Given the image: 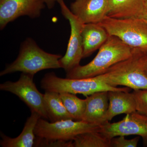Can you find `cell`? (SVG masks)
Masks as SVG:
<instances>
[{"label": "cell", "mask_w": 147, "mask_h": 147, "mask_svg": "<svg viewBox=\"0 0 147 147\" xmlns=\"http://www.w3.org/2000/svg\"><path fill=\"white\" fill-rule=\"evenodd\" d=\"M142 61L144 71L147 76V53H143L142 56Z\"/></svg>", "instance_id": "obj_23"}, {"label": "cell", "mask_w": 147, "mask_h": 147, "mask_svg": "<svg viewBox=\"0 0 147 147\" xmlns=\"http://www.w3.org/2000/svg\"><path fill=\"white\" fill-rule=\"evenodd\" d=\"M61 12L69 22L71 28L70 37L65 55L60 59L61 67L68 72L80 65L83 58V45L82 32L84 24L71 12L64 0H58Z\"/></svg>", "instance_id": "obj_8"}, {"label": "cell", "mask_w": 147, "mask_h": 147, "mask_svg": "<svg viewBox=\"0 0 147 147\" xmlns=\"http://www.w3.org/2000/svg\"><path fill=\"white\" fill-rule=\"evenodd\" d=\"M109 35L99 24H84L82 32L84 58L89 57L108 40Z\"/></svg>", "instance_id": "obj_15"}, {"label": "cell", "mask_w": 147, "mask_h": 147, "mask_svg": "<svg viewBox=\"0 0 147 147\" xmlns=\"http://www.w3.org/2000/svg\"><path fill=\"white\" fill-rule=\"evenodd\" d=\"M144 3L145 11L146 12H147V0H144Z\"/></svg>", "instance_id": "obj_26"}, {"label": "cell", "mask_w": 147, "mask_h": 147, "mask_svg": "<svg viewBox=\"0 0 147 147\" xmlns=\"http://www.w3.org/2000/svg\"><path fill=\"white\" fill-rule=\"evenodd\" d=\"M73 147H111V139L98 131H88L76 136Z\"/></svg>", "instance_id": "obj_18"}, {"label": "cell", "mask_w": 147, "mask_h": 147, "mask_svg": "<svg viewBox=\"0 0 147 147\" xmlns=\"http://www.w3.org/2000/svg\"><path fill=\"white\" fill-rule=\"evenodd\" d=\"M33 75L24 73L15 82L7 81L0 84L1 90L16 95L30 109L38 113L41 118L49 119L44 102V94L37 88Z\"/></svg>", "instance_id": "obj_7"}, {"label": "cell", "mask_w": 147, "mask_h": 147, "mask_svg": "<svg viewBox=\"0 0 147 147\" xmlns=\"http://www.w3.org/2000/svg\"><path fill=\"white\" fill-rule=\"evenodd\" d=\"M142 18L147 24V12H146L144 15L142 16Z\"/></svg>", "instance_id": "obj_25"}, {"label": "cell", "mask_w": 147, "mask_h": 147, "mask_svg": "<svg viewBox=\"0 0 147 147\" xmlns=\"http://www.w3.org/2000/svg\"><path fill=\"white\" fill-rule=\"evenodd\" d=\"M99 131L110 139L120 136L137 135L142 137L144 146L147 147V116L137 111L127 114L119 121L100 125Z\"/></svg>", "instance_id": "obj_9"}, {"label": "cell", "mask_w": 147, "mask_h": 147, "mask_svg": "<svg viewBox=\"0 0 147 147\" xmlns=\"http://www.w3.org/2000/svg\"><path fill=\"white\" fill-rule=\"evenodd\" d=\"M44 99L45 109L51 122L69 119L75 121L64 105L59 93L45 91Z\"/></svg>", "instance_id": "obj_17"}, {"label": "cell", "mask_w": 147, "mask_h": 147, "mask_svg": "<svg viewBox=\"0 0 147 147\" xmlns=\"http://www.w3.org/2000/svg\"><path fill=\"white\" fill-rule=\"evenodd\" d=\"M34 147H73V141H66L60 140H49L36 136Z\"/></svg>", "instance_id": "obj_20"}, {"label": "cell", "mask_w": 147, "mask_h": 147, "mask_svg": "<svg viewBox=\"0 0 147 147\" xmlns=\"http://www.w3.org/2000/svg\"><path fill=\"white\" fill-rule=\"evenodd\" d=\"M44 0H0V28L21 16L38 18L45 7Z\"/></svg>", "instance_id": "obj_10"}, {"label": "cell", "mask_w": 147, "mask_h": 147, "mask_svg": "<svg viewBox=\"0 0 147 147\" xmlns=\"http://www.w3.org/2000/svg\"><path fill=\"white\" fill-rule=\"evenodd\" d=\"M45 5L49 9H52L54 7L56 2H57L58 0H44Z\"/></svg>", "instance_id": "obj_24"}, {"label": "cell", "mask_w": 147, "mask_h": 147, "mask_svg": "<svg viewBox=\"0 0 147 147\" xmlns=\"http://www.w3.org/2000/svg\"><path fill=\"white\" fill-rule=\"evenodd\" d=\"M69 9L83 24H99L108 15L109 2L108 0H75Z\"/></svg>", "instance_id": "obj_11"}, {"label": "cell", "mask_w": 147, "mask_h": 147, "mask_svg": "<svg viewBox=\"0 0 147 147\" xmlns=\"http://www.w3.org/2000/svg\"><path fill=\"white\" fill-rule=\"evenodd\" d=\"M134 52V49L118 38L109 36L90 62L86 65H79L66 72L65 78L83 79L98 76L105 73L112 66L130 57Z\"/></svg>", "instance_id": "obj_1"}, {"label": "cell", "mask_w": 147, "mask_h": 147, "mask_svg": "<svg viewBox=\"0 0 147 147\" xmlns=\"http://www.w3.org/2000/svg\"><path fill=\"white\" fill-rule=\"evenodd\" d=\"M86 107L82 121L101 125L109 106L108 91L96 92L86 97Z\"/></svg>", "instance_id": "obj_14"}, {"label": "cell", "mask_w": 147, "mask_h": 147, "mask_svg": "<svg viewBox=\"0 0 147 147\" xmlns=\"http://www.w3.org/2000/svg\"><path fill=\"white\" fill-rule=\"evenodd\" d=\"M64 105L75 121H82L86 107V99L77 97L76 94L68 92L59 93Z\"/></svg>", "instance_id": "obj_19"}, {"label": "cell", "mask_w": 147, "mask_h": 147, "mask_svg": "<svg viewBox=\"0 0 147 147\" xmlns=\"http://www.w3.org/2000/svg\"><path fill=\"white\" fill-rule=\"evenodd\" d=\"M40 87L45 91L82 94L86 97L96 92L110 91L129 92L130 90L127 87L111 86L100 81L96 76L78 79L62 78L58 77L53 72L47 73L44 75L40 82Z\"/></svg>", "instance_id": "obj_4"}, {"label": "cell", "mask_w": 147, "mask_h": 147, "mask_svg": "<svg viewBox=\"0 0 147 147\" xmlns=\"http://www.w3.org/2000/svg\"><path fill=\"white\" fill-rule=\"evenodd\" d=\"M107 16L116 18H142L146 13L144 0H108Z\"/></svg>", "instance_id": "obj_16"}, {"label": "cell", "mask_w": 147, "mask_h": 147, "mask_svg": "<svg viewBox=\"0 0 147 147\" xmlns=\"http://www.w3.org/2000/svg\"><path fill=\"white\" fill-rule=\"evenodd\" d=\"M100 125L71 119L49 122L41 117L38 121L34 133L37 137L49 140L73 141L82 133L99 131Z\"/></svg>", "instance_id": "obj_6"}, {"label": "cell", "mask_w": 147, "mask_h": 147, "mask_svg": "<svg viewBox=\"0 0 147 147\" xmlns=\"http://www.w3.org/2000/svg\"><path fill=\"white\" fill-rule=\"evenodd\" d=\"M136 102L137 111L147 116V90H139L132 92Z\"/></svg>", "instance_id": "obj_21"}, {"label": "cell", "mask_w": 147, "mask_h": 147, "mask_svg": "<svg viewBox=\"0 0 147 147\" xmlns=\"http://www.w3.org/2000/svg\"><path fill=\"white\" fill-rule=\"evenodd\" d=\"M61 55L47 53L40 48L30 38L21 44L17 58L12 63L7 65L1 71L0 76L20 71L34 76L38 71L61 68L59 60Z\"/></svg>", "instance_id": "obj_2"}, {"label": "cell", "mask_w": 147, "mask_h": 147, "mask_svg": "<svg viewBox=\"0 0 147 147\" xmlns=\"http://www.w3.org/2000/svg\"><path fill=\"white\" fill-rule=\"evenodd\" d=\"M142 53L134 50L130 57L114 65L105 73L96 76L111 86H123L133 90H147V76L143 68Z\"/></svg>", "instance_id": "obj_3"}, {"label": "cell", "mask_w": 147, "mask_h": 147, "mask_svg": "<svg viewBox=\"0 0 147 147\" xmlns=\"http://www.w3.org/2000/svg\"><path fill=\"white\" fill-rule=\"evenodd\" d=\"M110 36L118 38L134 50L147 53V24L142 18L107 16L99 23Z\"/></svg>", "instance_id": "obj_5"}, {"label": "cell", "mask_w": 147, "mask_h": 147, "mask_svg": "<svg viewBox=\"0 0 147 147\" xmlns=\"http://www.w3.org/2000/svg\"><path fill=\"white\" fill-rule=\"evenodd\" d=\"M41 117L38 113L31 111V115L27 119L20 135L11 138L1 132V139L0 146L2 147H32L34 146L36 135L34 129L38 121Z\"/></svg>", "instance_id": "obj_13"}, {"label": "cell", "mask_w": 147, "mask_h": 147, "mask_svg": "<svg viewBox=\"0 0 147 147\" xmlns=\"http://www.w3.org/2000/svg\"><path fill=\"white\" fill-rule=\"evenodd\" d=\"M109 106L101 121V124L112 120L121 114H128L137 111L136 102L132 93L123 91L108 92Z\"/></svg>", "instance_id": "obj_12"}, {"label": "cell", "mask_w": 147, "mask_h": 147, "mask_svg": "<svg viewBox=\"0 0 147 147\" xmlns=\"http://www.w3.org/2000/svg\"><path fill=\"white\" fill-rule=\"evenodd\" d=\"M125 136H120L111 139V147H137L140 137L131 139H126Z\"/></svg>", "instance_id": "obj_22"}]
</instances>
